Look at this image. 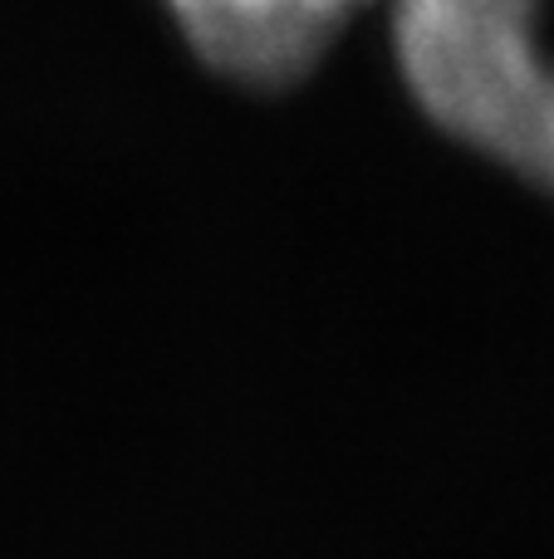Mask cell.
I'll list each match as a JSON object with an SVG mask.
<instances>
[{
  "label": "cell",
  "instance_id": "1",
  "mask_svg": "<svg viewBox=\"0 0 554 559\" xmlns=\"http://www.w3.org/2000/svg\"><path fill=\"white\" fill-rule=\"evenodd\" d=\"M540 15L545 0H393V59L412 104L526 177L554 94Z\"/></svg>",
  "mask_w": 554,
  "mask_h": 559
},
{
  "label": "cell",
  "instance_id": "2",
  "mask_svg": "<svg viewBox=\"0 0 554 559\" xmlns=\"http://www.w3.org/2000/svg\"><path fill=\"white\" fill-rule=\"evenodd\" d=\"M182 39L221 79L285 88L304 79L369 0H162Z\"/></svg>",
  "mask_w": 554,
  "mask_h": 559
},
{
  "label": "cell",
  "instance_id": "3",
  "mask_svg": "<svg viewBox=\"0 0 554 559\" xmlns=\"http://www.w3.org/2000/svg\"><path fill=\"white\" fill-rule=\"evenodd\" d=\"M530 182H540L545 192H554V94H550V108H545V128H540L535 163H530Z\"/></svg>",
  "mask_w": 554,
  "mask_h": 559
}]
</instances>
